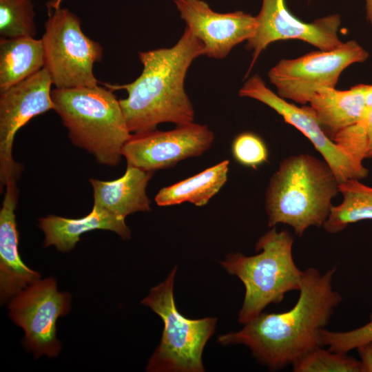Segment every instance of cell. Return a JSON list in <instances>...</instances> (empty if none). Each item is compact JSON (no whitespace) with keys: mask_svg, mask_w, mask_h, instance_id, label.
<instances>
[{"mask_svg":"<svg viewBox=\"0 0 372 372\" xmlns=\"http://www.w3.org/2000/svg\"><path fill=\"white\" fill-rule=\"evenodd\" d=\"M333 267L322 273L314 267L304 270L300 295L289 311L261 313L242 329L218 337L223 345L242 344L257 362L270 371L289 365L311 350L322 347V331L342 296L333 287Z\"/></svg>","mask_w":372,"mask_h":372,"instance_id":"1","label":"cell"},{"mask_svg":"<svg viewBox=\"0 0 372 372\" xmlns=\"http://www.w3.org/2000/svg\"><path fill=\"white\" fill-rule=\"evenodd\" d=\"M201 55H205L203 44L185 28L172 48L138 52L143 69L133 82L106 84L113 91H127V97L119 103L131 134L156 130L162 123L194 122V110L185 80L192 63Z\"/></svg>","mask_w":372,"mask_h":372,"instance_id":"2","label":"cell"},{"mask_svg":"<svg viewBox=\"0 0 372 372\" xmlns=\"http://www.w3.org/2000/svg\"><path fill=\"white\" fill-rule=\"evenodd\" d=\"M339 181L324 160L309 154L283 159L265 194L268 225H287L299 237L311 227H322L340 192Z\"/></svg>","mask_w":372,"mask_h":372,"instance_id":"3","label":"cell"},{"mask_svg":"<svg viewBox=\"0 0 372 372\" xmlns=\"http://www.w3.org/2000/svg\"><path fill=\"white\" fill-rule=\"evenodd\" d=\"M53 110L68 129L72 143L101 165L116 166L130 132L119 100L113 90L99 85L55 88Z\"/></svg>","mask_w":372,"mask_h":372,"instance_id":"4","label":"cell"},{"mask_svg":"<svg viewBox=\"0 0 372 372\" xmlns=\"http://www.w3.org/2000/svg\"><path fill=\"white\" fill-rule=\"evenodd\" d=\"M293 238L287 230L275 227L262 236L256 244L259 254L246 256L241 253L227 254L220 265L243 283L245 293L238 315L245 324L270 304L281 302L289 291L300 289L304 271L294 262Z\"/></svg>","mask_w":372,"mask_h":372,"instance_id":"5","label":"cell"},{"mask_svg":"<svg viewBox=\"0 0 372 372\" xmlns=\"http://www.w3.org/2000/svg\"><path fill=\"white\" fill-rule=\"evenodd\" d=\"M176 270V266L141 301L160 316L164 324L161 342L146 366L148 372L205 371L203 352L214 333L217 319H189L178 311L174 297Z\"/></svg>","mask_w":372,"mask_h":372,"instance_id":"6","label":"cell"},{"mask_svg":"<svg viewBox=\"0 0 372 372\" xmlns=\"http://www.w3.org/2000/svg\"><path fill=\"white\" fill-rule=\"evenodd\" d=\"M41 39L44 68L56 88L95 87V62L101 61L103 47L82 31L81 20L67 8H54Z\"/></svg>","mask_w":372,"mask_h":372,"instance_id":"7","label":"cell"},{"mask_svg":"<svg viewBox=\"0 0 372 372\" xmlns=\"http://www.w3.org/2000/svg\"><path fill=\"white\" fill-rule=\"evenodd\" d=\"M368 56L369 53L356 41H349L333 50L282 59L270 69L267 76L278 96L306 104L321 88L335 87L347 68L364 62Z\"/></svg>","mask_w":372,"mask_h":372,"instance_id":"8","label":"cell"},{"mask_svg":"<svg viewBox=\"0 0 372 372\" xmlns=\"http://www.w3.org/2000/svg\"><path fill=\"white\" fill-rule=\"evenodd\" d=\"M70 295L59 291L53 277L39 280L14 297L9 316L24 332L25 347L36 358L58 355L61 345L56 337V321L70 310Z\"/></svg>","mask_w":372,"mask_h":372,"instance_id":"9","label":"cell"},{"mask_svg":"<svg viewBox=\"0 0 372 372\" xmlns=\"http://www.w3.org/2000/svg\"><path fill=\"white\" fill-rule=\"evenodd\" d=\"M52 85L50 76L43 68L0 92L1 191L9 181H17L22 171L12 156L17 132L33 117L54 108Z\"/></svg>","mask_w":372,"mask_h":372,"instance_id":"10","label":"cell"},{"mask_svg":"<svg viewBox=\"0 0 372 372\" xmlns=\"http://www.w3.org/2000/svg\"><path fill=\"white\" fill-rule=\"evenodd\" d=\"M214 140V134L207 125L192 122L167 131L156 129L132 134L122 154L127 165L154 173L202 155Z\"/></svg>","mask_w":372,"mask_h":372,"instance_id":"11","label":"cell"},{"mask_svg":"<svg viewBox=\"0 0 372 372\" xmlns=\"http://www.w3.org/2000/svg\"><path fill=\"white\" fill-rule=\"evenodd\" d=\"M239 95L267 105L302 133L331 168L339 183L367 176L368 169L353 161L328 136L311 107H298L287 102L267 87L258 74L246 81Z\"/></svg>","mask_w":372,"mask_h":372,"instance_id":"12","label":"cell"},{"mask_svg":"<svg viewBox=\"0 0 372 372\" xmlns=\"http://www.w3.org/2000/svg\"><path fill=\"white\" fill-rule=\"evenodd\" d=\"M257 19V28L247 41V48L252 50V60L247 73L260 53L271 43L298 39L310 43L320 50H330L342 44L338 37L340 16L333 14L304 22L289 12L285 0H262Z\"/></svg>","mask_w":372,"mask_h":372,"instance_id":"13","label":"cell"},{"mask_svg":"<svg viewBox=\"0 0 372 372\" xmlns=\"http://www.w3.org/2000/svg\"><path fill=\"white\" fill-rule=\"evenodd\" d=\"M180 18L200 40L205 55L225 58L234 47L248 41L256 32V17L242 11L219 13L203 0H174Z\"/></svg>","mask_w":372,"mask_h":372,"instance_id":"14","label":"cell"},{"mask_svg":"<svg viewBox=\"0 0 372 372\" xmlns=\"http://www.w3.org/2000/svg\"><path fill=\"white\" fill-rule=\"evenodd\" d=\"M18 189L16 181H9L0 210V298L3 303L30 285L41 275L22 261L18 248L19 232L14 210Z\"/></svg>","mask_w":372,"mask_h":372,"instance_id":"15","label":"cell"},{"mask_svg":"<svg viewBox=\"0 0 372 372\" xmlns=\"http://www.w3.org/2000/svg\"><path fill=\"white\" fill-rule=\"evenodd\" d=\"M39 227L45 236L44 246L53 245L62 252L74 249L81 236L92 230L112 231L123 240L131 236L125 218L94 205L92 211L82 218H68L49 215L39 219Z\"/></svg>","mask_w":372,"mask_h":372,"instance_id":"16","label":"cell"},{"mask_svg":"<svg viewBox=\"0 0 372 372\" xmlns=\"http://www.w3.org/2000/svg\"><path fill=\"white\" fill-rule=\"evenodd\" d=\"M153 172L127 165L124 174L113 180H89L94 205L125 218L130 214L151 209L146 188Z\"/></svg>","mask_w":372,"mask_h":372,"instance_id":"17","label":"cell"},{"mask_svg":"<svg viewBox=\"0 0 372 372\" xmlns=\"http://www.w3.org/2000/svg\"><path fill=\"white\" fill-rule=\"evenodd\" d=\"M309 103L325 133L330 132L332 137L340 130L364 119L367 113L362 85L348 90L321 88Z\"/></svg>","mask_w":372,"mask_h":372,"instance_id":"18","label":"cell"},{"mask_svg":"<svg viewBox=\"0 0 372 372\" xmlns=\"http://www.w3.org/2000/svg\"><path fill=\"white\" fill-rule=\"evenodd\" d=\"M45 65L41 39L31 37L0 39V92L37 73Z\"/></svg>","mask_w":372,"mask_h":372,"instance_id":"19","label":"cell"},{"mask_svg":"<svg viewBox=\"0 0 372 372\" xmlns=\"http://www.w3.org/2000/svg\"><path fill=\"white\" fill-rule=\"evenodd\" d=\"M229 160L161 189L155 196L157 205H179L185 202L201 207L206 205L224 186L227 180Z\"/></svg>","mask_w":372,"mask_h":372,"instance_id":"20","label":"cell"},{"mask_svg":"<svg viewBox=\"0 0 372 372\" xmlns=\"http://www.w3.org/2000/svg\"><path fill=\"white\" fill-rule=\"evenodd\" d=\"M339 191L342 194V203L332 206L322 225L329 234H337L350 224L372 220V187L358 179H349L340 183Z\"/></svg>","mask_w":372,"mask_h":372,"instance_id":"21","label":"cell"},{"mask_svg":"<svg viewBox=\"0 0 372 372\" xmlns=\"http://www.w3.org/2000/svg\"><path fill=\"white\" fill-rule=\"evenodd\" d=\"M34 17L32 0H0L1 37H34Z\"/></svg>","mask_w":372,"mask_h":372,"instance_id":"22","label":"cell"},{"mask_svg":"<svg viewBox=\"0 0 372 372\" xmlns=\"http://www.w3.org/2000/svg\"><path fill=\"white\" fill-rule=\"evenodd\" d=\"M294 372H362L360 360L347 353L335 352L316 348L296 360Z\"/></svg>","mask_w":372,"mask_h":372,"instance_id":"23","label":"cell"},{"mask_svg":"<svg viewBox=\"0 0 372 372\" xmlns=\"http://www.w3.org/2000/svg\"><path fill=\"white\" fill-rule=\"evenodd\" d=\"M232 154L240 164L256 169L268 161L269 152L264 141L257 134L245 132L237 135L231 145Z\"/></svg>","mask_w":372,"mask_h":372,"instance_id":"24","label":"cell"},{"mask_svg":"<svg viewBox=\"0 0 372 372\" xmlns=\"http://www.w3.org/2000/svg\"><path fill=\"white\" fill-rule=\"evenodd\" d=\"M372 342V313L369 321L357 329L346 331L323 329L322 344L335 352L348 353L360 346Z\"/></svg>","mask_w":372,"mask_h":372,"instance_id":"25","label":"cell"},{"mask_svg":"<svg viewBox=\"0 0 372 372\" xmlns=\"http://www.w3.org/2000/svg\"><path fill=\"white\" fill-rule=\"evenodd\" d=\"M364 119L340 130L332 137V140L348 156L360 165H363V161L366 158L368 151Z\"/></svg>","mask_w":372,"mask_h":372,"instance_id":"26","label":"cell"},{"mask_svg":"<svg viewBox=\"0 0 372 372\" xmlns=\"http://www.w3.org/2000/svg\"><path fill=\"white\" fill-rule=\"evenodd\" d=\"M362 365V372H372V342L358 347Z\"/></svg>","mask_w":372,"mask_h":372,"instance_id":"27","label":"cell"},{"mask_svg":"<svg viewBox=\"0 0 372 372\" xmlns=\"http://www.w3.org/2000/svg\"><path fill=\"white\" fill-rule=\"evenodd\" d=\"M364 120L368 138V151L366 158H372V111L366 113Z\"/></svg>","mask_w":372,"mask_h":372,"instance_id":"28","label":"cell"},{"mask_svg":"<svg viewBox=\"0 0 372 372\" xmlns=\"http://www.w3.org/2000/svg\"><path fill=\"white\" fill-rule=\"evenodd\" d=\"M362 90L366 111H372V85H362Z\"/></svg>","mask_w":372,"mask_h":372,"instance_id":"29","label":"cell"},{"mask_svg":"<svg viewBox=\"0 0 372 372\" xmlns=\"http://www.w3.org/2000/svg\"><path fill=\"white\" fill-rule=\"evenodd\" d=\"M366 18L372 25V0H365Z\"/></svg>","mask_w":372,"mask_h":372,"instance_id":"30","label":"cell"},{"mask_svg":"<svg viewBox=\"0 0 372 372\" xmlns=\"http://www.w3.org/2000/svg\"><path fill=\"white\" fill-rule=\"evenodd\" d=\"M61 0H55L54 1H52L51 3V5L54 7V8H56V7H59V3L61 2Z\"/></svg>","mask_w":372,"mask_h":372,"instance_id":"31","label":"cell"}]
</instances>
